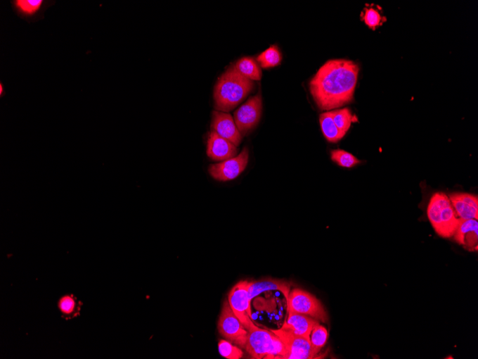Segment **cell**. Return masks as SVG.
Returning a JSON list of instances; mask_svg holds the SVG:
<instances>
[{
	"label": "cell",
	"mask_w": 478,
	"mask_h": 359,
	"mask_svg": "<svg viewBox=\"0 0 478 359\" xmlns=\"http://www.w3.org/2000/svg\"><path fill=\"white\" fill-rule=\"evenodd\" d=\"M212 131L235 146L240 145L243 135L239 132L233 117L227 113L215 111L212 115Z\"/></svg>",
	"instance_id": "8fae6325"
},
{
	"label": "cell",
	"mask_w": 478,
	"mask_h": 359,
	"mask_svg": "<svg viewBox=\"0 0 478 359\" xmlns=\"http://www.w3.org/2000/svg\"><path fill=\"white\" fill-rule=\"evenodd\" d=\"M3 92H4V87H3V84H0V94H1V96H3V94H4Z\"/></svg>",
	"instance_id": "4316f807"
},
{
	"label": "cell",
	"mask_w": 478,
	"mask_h": 359,
	"mask_svg": "<svg viewBox=\"0 0 478 359\" xmlns=\"http://www.w3.org/2000/svg\"><path fill=\"white\" fill-rule=\"evenodd\" d=\"M218 329L222 336L239 346L245 348L248 331L239 321L228 301L224 303L218 322Z\"/></svg>",
	"instance_id": "52a82bcc"
},
{
	"label": "cell",
	"mask_w": 478,
	"mask_h": 359,
	"mask_svg": "<svg viewBox=\"0 0 478 359\" xmlns=\"http://www.w3.org/2000/svg\"><path fill=\"white\" fill-rule=\"evenodd\" d=\"M288 311L310 316L316 320L327 323L329 320L328 313L320 301L309 293L295 289L288 299Z\"/></svg>",
	"instance_id": "5b68a950"
},
{
	"label": "cell",
	"mask_w": 478,
	"mask_h": 359,
	"mask_svg": "<svg viewBox=\"0 0 478 359\" xmlns=\"http://www.w3.org/2000/svg\"><path fill=\"white\" fill-rule=\"evenodd\" d=\"M328 332L327 329L320 324H317L311 333L310 341L314 350L320 353L321 349L325 346L328 339Z\"/></svg>",
	"instance_id": "603a6c76"
},
{
	"label": "cell",
	"mask_w": 478,
	"mask_h": 359,
	"mask_svg": "<svg viewBox=\"0 0 478 359\" xmlns=\"http://www.w3.org/2000/svg\"><path fill=\"white\" fill-rule=\"evenodd\" d=\"M249 157L247 148H244L238 156L228 158L221 163L212 165L209 169V174L217 181L233 180L246 170L249 163Z\"/></svg>",
	"instance_id": "30bf717a"
},
{
	"label": "cell",
	"mask_w": 478,
	"mask_h": 359,
	"mask_svg": "<svg viewBox=\"0 0 478 359\" xmlns=\"http://www.w3.org/2000/svg\"><path fill=\"white\" fill-rule=\"evenodd\" d=\"M219 351L221 355L228 359H240L243 356V351L240 348L225 340L219 343Z\"/></svg>",
	"instance_id": "cb8c5ba5"
},
{
	"label": "cell",
	"mask_w": 478,
	"mask_h": 359,
	"mask_svg": "<svg viewBox=\"0 0 478 359\" xmlns=\"http://www.w3.org/2000/svg\"><path fill=\"white\" fill-rule=\"evenodd\" d=\"M247 351L253 358L284 359L287 349L283 341L271 331L259 329L257 326L248 331Z\"/></svg>",
	"instance_id": "277c9868"
},
{
	"label": "cell",
	"mask_w": 478,
	"mask_h": 359,
	"mask_svg": "<svg viewBox=\"0 0 478 359\" xmlns=\"http://www.w3.org/2000/svg\"><path fill=\"white\" fill-rule=\"evenodd\" d=\"M250 282L244 281L238 283L228 294V302L245 329L249 331L256 325L252 321L251 300L249 296Z\"/></svg>",
	"instance_id": "8992f818"
},
{
	"label": "cell",
	"mask_w": 478,
	"mask_h": 359,
	"mask_svg": "<svg viewBox=\"0 0 478 359\" xmlns=\"http://www.w3.org/2000/svg\"><path fill=\"white\" fill-rule=\"evenodd\" d=\"M60 308L63 312L71 313L75 308V303L71 298H65L61 301Z\"/></svg>",
	"instance_id": "484cf974"
},
{
	"label": "cell",
	"mask_w": 478,
	"mask_h": 359,
	"mask_svg": "<svg viewBox=\"0 0 478 359\" xmlns=\"http://www.w3.org/2000/svg\"><path fill=\"white\" fill-rule=\"evenodd\" d=\"M271 332L285 345L287 355L284 359H312L318 354L313 348L310 339L299 336L283 327Z\"/></svg>",
	"instance_id": "ba28073f"
},
{
	"label": "cell",
	"mask_w": 478,
	"mask_h": 359,
	"mask_svg": "<svg viewBox=\"0 0 478 359\" xmlns=\"http://www.w3.org/2000/svg\"><path fill=\"white\" fill-rule=\"evenodd\" d=\"M291 284L284 280L278 279H262V280L250 282L249 296L251 301L261 293L270 291H278L284 294L287 301L290 293Z\"/></svg>",
	"instance_id": "2e32d148"
},
{
	"label": "cell",
	"mask_w": 478,
	"mask_h": 359,
	"mask_svg": "<svg viewBox=\"0 0 478 359\" xmlns=\"http://www.w3.org/2000/svg\"><path fill=\"white\" fill-rule=\"evenodd\" d=\"M365 23L375 30L382 24V17L378 11L374 8H367L362 15Z\"/></svg>",
	"instance_id": "d4e9b609"
},
{
	"label": "cell",
	"mask_w": 478,
	"mask_h": 359,
	"mask_svg": "<svg viewBox=\"0 0 478 359\" xmlns=\"http://www.w3.org/2000/svg\"><path fill=\"white\" fill-rule=\"evenodd\" d=\"M360 68L351 61L331 60L324 64L309 83L318 108L331 111L352 102Z\"/></svg>",
	"instance_id": "6da1fadb"
},
{
	"label": "cell",
	"mask_w": 478,
	"mask_h": 359,
	"mask_svg": "<svg viewBox=\"0 0 478 359\" xmlns=\"http://www.w3.org/2000/svg\"><path fill=\"white\" fill-rule=\"evenodd\" d=\"M331 159L339 166L347 169L353 168L361 163L351 153L341 149L332 150Z\"/></svg>",
	"instance_id": "44dd1931"
},
{
	"label": "cell",
	"mask_w": 478,
	"mask_h": 359,
	"mask_svg": "<svg viewBox=\"0 0 478 359\" xmlns=\"http://www.w3.org/2000/svg\"><path fill=\"white\" fill-rule=\"evenodd\" d=\"M450 201L460 219L478 220V198L468 193H453Z\"/></svg>",
	"instance_id": "7c38bea8"
},
{
	"label": "cell",
	"mask_w": 478,
	"mask_h": 359,
	"mask_svg": "<svg viewBox=\"0 0 478 359\" xmlns=\"http://www.w3.org/2000/svg\"><path fill=\"white\" fill-rule=\"evenodd\" d=\"M262 99L259 94L250 98L234 113L235 124L243 136L247 135L259 124L261 115Z\"/></svg>",
	"instance_id": "9c48e42d"
},
{
	"label": "cell",
	"mask_w": 478,
	"mask_h": 359,
	"mask_svg": "<svg viewBox=\"0 0 478 359\" xmlns=\"http://www.w3.org/2000/svg\"><path fill=\"white\" fill-rule=\"evenodd\" d=\"M334 122L340 132L345 136L353 122V115L348 108L332 111Z\"/></svg>",
	"instance_id": "7402d4cb"
},
{
	"label": "cell",
	"mask_w": 478,
	"mask_h": 359,
	"mask_svg": "<svg viewBox=\"0 0 478 359\" xmlns=\"http://www.w3.org/2000/svg\"><path fill=\"white\" fill-rule=\"evenodd\" d=\"M282 59V54L276 46H271L257 58L258 63L263 68L277 66L278 64H280Z\"/></svg>",
	"instance_id": "ffe728a7"
},
{
	"label": "cell",
	"mask_w": 478,
	"mask_h": 359,
	"mask_svg": "<svg viewBox=\"0 0 478 359\" xmlns=\"http://www.w3.org/2000/svg\"><path fill=\"white\" fill-rule=\"evenodd\" d=\"M455 241L465 249L477 251L478 222L477 220H461L453 235Z\"/></svg>",
	"instance_id": "5bb4252c"
},
{
	"label": "cell",
	"mask_w": 478,
	"mask_h": 359,
	"mask_svg": "<svg viewBox=\"0 0 478 359\" xmlns=\"http://www.w3.org/2000/svg\"><path fill=\"white\" fill-rule=\"evenodd\" d=\"M427 214L436 233L444 238L453 237L461 220L449 196L444 192H436L432 196Z\"/></svg>",
	"instance_id": "3957f363"
},
{
	"label": "cell",
	"mask_w": 478,
	"mask_h": 359,
	"mask_svg": "<svg viewBox=\"0 0 478 359\" xmlns=\"http://www.w3.org/2000/svg\"><path fill=\"white\" fill-rule=\"evenodd\" d=\"M317 324L316 319L310 316L289 311L288 321L283 327L297 335L310 339L311 333Z\"/></svg>",
	"instance_id": "9a60e30c"
},
{
	"label": "cell",
	"mask_w": 478,
	"mask_h": 359,
	"mask_svg": "<svg viewBox=\"0 0 478 359\" xmlns=\"http://www.w3.org/2000/svg\"><path fill=\"white\" fill-rule=\"evenodd\" d=\"M320 122L323 133L328 141L337 143L344 137L334 122L332 111L322 113Z\"/></svg>",
	"instance_id": "e0dca14e"
},
{
	"label": "cell",
	"mask_w": 478,
	"mask_h": 359,
	"mask_svg": "<svg viewBox=\"0 0 478 359\" xmlns=\"http://www.w3.org/2000/svg\"><path fill=\"white\" fill-rule=\"evenodd\" d=\"M237 147L229 141L212 131L207 142V155L214 161H225L235 157Z\"/></svg>",
	"instance_id": "4fadbf2b"
},
{
	"label": "cell",
	"mask_w": 478,
	"mask_h": 359,
	"mask_svg": "<svg viewBox=\"0 0 478 359\" xmlns=\"http://www.w3.org/2000/svg\"><path fill=\"white\" fill-rule=\"evenodd\" d=\"M44 4L42 0H18L14 2L18 13L27 18H32L41 11Z\"/></svg>",
	"instance_id": "d6986e66"
},
{
	"label": "cell",
	"mask_w": 478,
	"mask_h": 359,
	"mask_svg": "<svg viewBox=\"0 0 478 359\" xmlns=\"http://www.w3.org/2000/svg\"><path fill=\"white\" fill-rule=\"evenodd\" d=\"M234 66L239 73L252 80V81H259L261 78V70L256 61L252 58H241L236 62Z\"/></svg>",
	"instance_id": "ac0fdd59"
},
{
	"label": "cell",
	"mask_w": 478,
	"mask_h": 359,
	"mask_svg": "<svg viewBox=\"0 0 478 359\" xmlns=\"http://www.w3.org/2000/svg\"><path fill=\"white\" fill-rule=\"evenodd\" d=\"M252 80L230 67L218 80L214 89L215 108L228 112L240 104L254 89Z\"/></svg>",
	"instance_id": "7a4b0ae2"
}]
</instances>
